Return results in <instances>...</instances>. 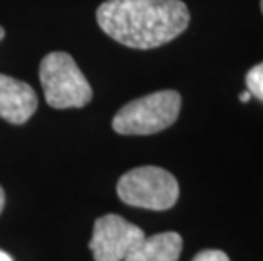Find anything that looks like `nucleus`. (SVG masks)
Masks as SVG:
<instances>
[{"mask_svg":"<svg viewBox=\"0 0 263 261\" xmlns=\"http://www.w3.org/2000/svg\"><path fill=\"white\" fill-rule=\"evenodd\" d=\"M183 241L177 232H158L146 237L127 254L124 261H178Z\"/></svg>","mask_w":263,"mask_h":261,"instance_id":"nucleus-7","label":"nucleus"},{"mask_svg":"<svg viewBox=\"0 0 263 261\" xmlns=\"http://www.w3.org/2000/svg\"><path fill=\"white\" fill-rule=\"evenodd\" d=\"M178 182L158 166H139L117 182V195L124 204L149 210L172 209L178 200Z\"/></svg>","mask_w":263,"mask_h":261,"instance_id":"nucleus-4","label":"nucleus"},{"mask_svg":"<svg viewBox=\"0 0 263 261\" xmlns=\"http://www.w3.org/2000/svg\"><path fill=\"white\" fill-rule=\"evenodd\" d=\"M246 87L251 95L263 102V63L255 65L246 73Z\"/></svg>","mask_w":263,"mask_h":261,"instance_id":"nucleus-8","label":"nucleus"},{"mask_svg":"<svg viewBox=\"0 0 263 261\" xmlns=\"http://www.w3.org/2000/svg\"><path fill=\"white\" fill-rule=\"evenodd\" d=\"M37 97L27 83L0 73V117L24 124L36 112Z\"/></svg>","mask_w":263,"mask_h":261,"instance_id":"nucleus-6","label":"nucleus"},{"mask_svg":"<svg viewBox=\"0 0 263 261\" xmlns=\"http://www.w3.org/2000/svg\"><path fill=\"white\" fill-rule=\"evenodd\" d=\"M251 93H250V90H246V92H243V93H239V101L241 102H250L251 101Z\"/></svg>","mask_w":263,"mask_h":261,"instance_id":"nucleus-10","label":"nucleus"},{"mask_svg":"<svg viewBox=\"0 0 263 261\" xmlns=\"http://www.w3.org/2000/svg\"><path fill=\"white\" fill-rule=\"evenodd\" d=\"M190 14L182 0H107L97 10L104 32L134 49H153L187 29Z\"/></svg>","mask_w":263,"mask_h":261,"instance_id":"nucleus-1","label":"nucleus"},{"mask_svg":"<svg viewBox=\"0 0 263 261\" xmlns=\"http://www.w3.org/2000/svg\"><path fill=\"white\" fill-rule=\"evenodd\" d=\"M261 12H263V0H261Z\"/></svg>","mask_w":263,"mask_h":261,"instance_id":"nucleus-14","label":"nucleus"},{"mask_svg":"<svg viewBox=\"0 0 263 261\" xmlns=\"http://www.w3.org/2000/svg\"><path fill=\"white\" fill-rule=\"evenodd\" d=\"M182 98L175 90H161L136 98L114 115L112 127L124 136H149L170 127L180 112Z\"/></svg>","mask_w":263,"mask_h":261,"instance_id":"nucleus-3","label":"nucleus"},{"mask_svg":"<svg viewBox=\"0 0 263 261\" xmlns=\"http://www.w3.org/2000/svg\"><path fill=\"white\" fill-rule=\"evenodd\" d=\"M4 205H5V193L2 190V187H0V214H2V210H4Z\"/></svg>","mask_w":263,"mask_h":261,"instance_id":"nucleus-12","label":"nucleus"},{"mask_svg":"<svg viewBox=\"0 0 263 261\" xmlns=\"http://www.w3.org/2000/svg\"><path fill=\"white\" fill-rule=\"evenodd\" d=\"M39 80L53 109H78L92 101V88L68 53L46 54L39 65Z\"/></svg>","mask_w":263,"mask_h":261,"instance_id":"nucleus-2","label":"nucleus"},{"mask_svg":"<svg viewBox=\"0 0 263 261\" xmlns=\"http://www.w3.org/2000/svg\"><path fill=\"white\" fill-rule=\"evenodd\" d=\"M4 34H5V32H4V29H2V27H0V41H2V37H4Z\"/></svg>","mask_w":263,"mask_h":261,"instance_id":"nucleus-13","label":"nucleus"},{"mask_svg":"<svg viewBox=\"0 0 263 261\" xmlns=\"http://www.w3.org/2000/svg\"><path fill=\"white\" fill-rule=\"evenodd\" d=\"M0 261H14L9 253H5L4 249H0Z\"/></svg>","mask_w":263,"mask_h":261,"instance_id":"nucleus-11","label":"nucleus"},{"mask_svg":"<svg viewBox=\"0 0 263 261\" xmlns=\"http://www.w3.org/2000/svg\"><path fill=\"white\" fill-rule=\"evenodd\" d=\"M192 261H229V258L224 251H219V249H204L195 254Z\"/></svg>","mask_w":263,"mask_h":261,"instance_id":"nucleus-9","label":"nucleus"},{"mask_svg":"<svg viewBox=\"0 0 263 261\" xmlns=\"http://www.w3.org/2000/svg\"><path fill=\"white\" fill-rule=\"evenodd\" d=\"M143 239L141 227L127 222L121 215L107 214L95 220L88 248L95 261H124Z\"/></svg>","mask_w":263,"mask_h":261,"instance_id":"nucleus-5","label":"nucleus"}]
</instances>
